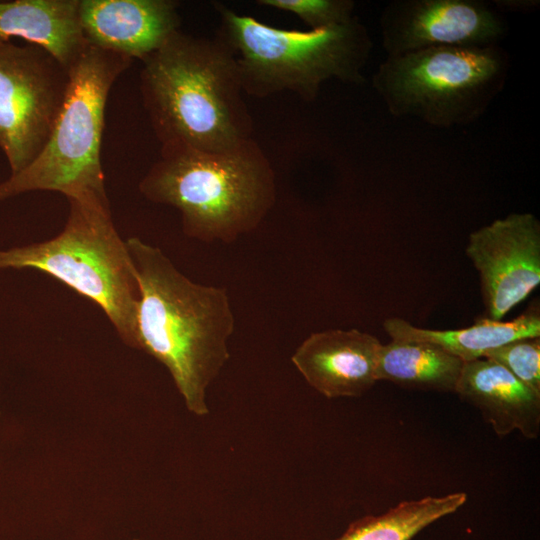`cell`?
<instances>
[{
    "label": "cell",
    "instance_id": "1",
    "mask_svg": "<svg viewBox=\"0 0 540 540\" xmlns=\"http://www.w3.org/2000/svg\"><path fill=\"white\" fill-rule=\"evenodd\" d=\"M140 290L137 350L169 371L186 408L209 414L207 390L230 358L235 317L225 288L193 282L158 247L126 239Z\"/></svg>",
    "mask_w": 540,
    "mask_h": 540
},
{
    "label": "cell",
    "instance_id": "2",
    "mask_svg": "<svg viewBox=\"0 0 540 540\" xmlns=\"http://www.w3.org/2000/svg\"><path fill=\"white\" fill-rule=\"evenodd\" d=\"M242 90L235 57L221 39L178 30L143 60L142 101L162 147L222 153L248 142Z\"/></svg>",
    "mask_w": 540,
    "mask_h": 540
},
{
    "label": "cell",
    "instance_id": "3",
    "mask_svg": "<svg viewBox=\"0 0 540 540\" xmlns=\"http://www.w3.org/2000/svg\"><path fill=\"white\" fill-rule=\"evenodd\" d=\"M139 191L154 203L175 207L184 234L207 243H231L255 230L276 194L270 164L251 140L222 153L162 147Z\"/></svg>",
    "mask_w": 540,
    "mask_h": 540
},
{
    "label": "cell",
    "instance_id": "4",
    "mask_svg": "<svg viewBox=\"0 0 540 540\" xmlns=\"http://www.w3.org/2000/svg\"><path fill=\"white\" fill-rule=\"evenodd\" d=\"M67 200L69 214L62 231L43 242L0 249V270L33 269L52 276L97 304L122 342L137 350L140 290L108 197Z\"/></svg>",
    "mask_w": 540,
    "mask_h": 540
},
{
    "label": "cell",
    "instance_id": "5",
    "mask_svg": "<svg viewBox=\"0 0 540 540\" xmlns=\"http://www.w3.org/2000/svg\"><path fill=\"white\" fill-rule=\"evenodd\" d=\"M221 40L235 57L242 88L253 96L283 90L314 100L328 80L361 85L372 40L354 17L318 30H285L219 5Z\"/></svg>",
    "mask_w": 540,
    "mask_h": 540
},
{
    "label": "cell",
    "instance_id": "6",
    "mask_svg": "<svg viewBox=\"0 0 540 540\" xmlns=\"http://www.w3.org/2000/svg\"><path fill=\"white\" fill-rule=\"evenodd\" d=\"M132 59L88 45L69 70V84L52 133L37 158L0 182V201L33 191L67 199L107 197L101 164L105 109L110 90Z\"/></svg>",
    "mask_w": 540,
    "mask_h": 540
},
{
    "label": "cell",
    "instance_id": "7",
    "mask_svg": "<svg viewBox=\"0 0 540 540\" xmlns=\"http://www.w3.org/2000/svg\"><path fill=\"white\" fill-rule=\"evenodd\" d=\"M508 68L499 45L435 47L387 56L372 86L392 116L448 129L486 112L502 91Z\"/></svg>",
    "mask_w": 540,
    "mask_h": 540
},
{
    "label": "cell",
    "instance_id": "8",
    "mask_svg": "<svg viewBox=\"0 0 540 540\" xmlns=\"http://www.w3.org/2000/svg\"><path fill=\"white\" fill-rule=\"evenodd\" d=\"M68 84L69 71L42 47L0 40V149L10 175L43 150Z\"/></svg>",
    "mask_w": 540,
    "mask_h": 540
},
{
    "label": "cell",
    "instance_id": "9",
    "mask_svg": "<svg viewBox=\"0 0 540 540\" xmlns=\"http://www.w3.org/2000/svg\"><path fill=\"white\" fill-rule=\"evenodd\" d=\"M503 17L479 0H393L382 10L387 56L435 47H488L507 33Z\"/></svg>",
    "mask_w": 540,
    "mask_h": 540
},
{
    "label": "cell",
    "instance_id": "10",
    "mask_svg": "<svg viewBox=\"0 0 540 540\" xmlns=\"http://www.w3.org/2000/svg\"><path fill=\"white\" fill-rule=\"evenodd\" d=\"M465 252L479 275L486 318L502 320L540 284V222L532 213L478 228Z\"/></svg>",
    "mask_w": 540,
    "mask_h": 540
},
{
    "label": "cell",
    "instance_id": "11",
    "mask_svg": "<svg viewBox=\"0 0 540 540\" xmlns=\"http://www.w3.org/2000/svg\"><path fill=\"white\" fill-rule=\"evenodd\" d=\"M172 0H79L88 45L144 60L177 32L181 19Z\"/></svg>",
    "mask_w": 540,
    "mask_h": 540
},
{
    "label": "cell",
    "instance_id": "12",
    "mask_svg": "<svg viewBox=\"0 0 540 540\" xmlns=\"http://www.w3.org/2000/svg\"><path fill=\"white\" fill-rule=\"evenodd\" d=\"M382 343L358 329L311 333L291 357L305 381L326 398L360 397L377 379Z\"/></svg>",
    "mask_w": 540,
    "mask_h": 540
},
{
    "label": "cell",
    "instance_id": "13",
    "mask_svg": "<svg viewBox=\"0 0 540 540\" xmlns=\"http://www.w3.org/2000/svg\"><path fill=\"white\" fill-rule=\"evenodd\" d=\"M478 409L499 436L519 431L527 439L540 433V393L500 364L479 358L463 364L455 392Z\"/></svg>",
    "mask_w": 540,
    "mask_h": 540
},
{
    "label": "cell",
    "instance_id": "14",
    "mask_svg": "<svg viewBox=\"0 0 540 540\" xmlns=\"http://www.w3.org/2000/svg\"><path fill=\"white\" fill-rule=\"evenodd\" d=\"M78 2L0 1V40L21 38L40 46L69 71L88 46L79 22Z\"/></svg>",
    "mask_w": 540,
    "mask_h": 540
},
{
    "label": "cell",
    "instance_id": "15",
    "mask_svg": "<svg viewBox=\"0 0 540 540\" xmlns=\"http://www.w3.org/2000/svg\"><path fill=\"white\" fill-rule=\"evenodd\" d=\"M383 329L391 340L431 344L465 363L515 339L540 337V309L539 303L533 302L510 321L483 318L470 327L453 330L420 328L391 317L384 321Z\"/></svg>",
    "mask_w": 540,
    "mask_h": 540
},
{
    "label": "cell",
    "instance_id": "16",
    "mask_svg": "<svg viewBox=\"0 0 540 540\" xmlns=\"http://www.w3.org/2000/svg\"><path fill=\"white\" fill-rule=\"evenodd\" d=\"M464 362L427 343L382 344L377 379L424 391L455 392Z\"/></svg>",
    "mask_w": 540,
    "mask_h": 540
},
{
    "label": "cell",
    "instance_id": "17",
    "mask_svg": "<svg viewBox=\"0 0 540 540\" xmlns=\"http://www.w3.org/2000/svg\"><path fill=\"white\" fill-rule=\"evenodd\" d=\"M466 501L464 492L402 501L380 515L351 522L333 540H412L429 525L455 513Z\"/></svg>",
    "mask_w": 540,
    "mask_h": 540
},
{
    "label": "cell",
    "instance_id": "18",
    "mask_svg": "<svg viewBox=\"0 0 540 540\" xmlns=\"http://www.w3.org/2000/svg\"><path fill=\"white\" fill-rule=\"evenodd\" d=\"M484 358L500 364L529 388L540 393V337L515 339L488 351Z\"/></svg>",
    "mask_w": 540,
    "mask_h": 540
},
{
    "label": "cell",
    "instance_id": "19",
    "mask_svg": "<svg viewBox=\"0 0 540 540\" xmlns=\"http://www.w3.org/2000/svg\"><path fill=\"white\" fill-rule=\"evenodd\" d=\"M258 3L297 15L310 30L341 25L355 17L352 0H260Z\"/></svg>",
    "mask_w": 540,
    "mask_h": 540
},
{
    "label": "cell",
    "instance_id": "20",
    "mask_svg": "<svg viewBox=\"0 0 540 540\" xmlns=\"http://www.w3.org/2000/svg\"><path fill=\"white\" fill-rule=\"evenodd\" d=\"M495 5L499 7L500 9H507V10H514V11H529L530 9H534L536 5L539 4V1H530V0H497L495 1Z\"/></svg>",
    "mask_w": 540,
    "mask_h": 540
}]
</instances>
